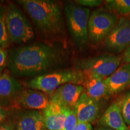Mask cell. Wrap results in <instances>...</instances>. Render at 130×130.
I'll return each instance as SVG.
<instances>
[{"instance_id": "cell-6", "label": "cell", "mask_w": 130, "mask_h": 130, "mask_svg": "<svg viewBox=\"0 0 130 130\" xmlns=\"http://www.w3.org/2000/svg\"><path fill=\"white\" fill-rule=\"evenodd\" d=\"M122 57L115 54H106L76 60L75 69L89 75L105 78L113 74L119 68Z\"/></svg>"}, {"instance_id": "cell-18", "label": "cell", "mask_w": 130, "mask_h": 130, "mask_svg": "<svg viewBox=\"0 0 130 130\" xmlns=\"http://www.w3.org/2000/svg\"><path fill=\"white\" fill-rule=\"evenodd\" d=\"M7 6L0 4V47L6 50L10 45L6 27Z\"/></svg>"}, {"instance_id": "cell-25", "label": "cell", "mask_w": 130, "mask_h": 130, "mask_svg": "<svg viewBox=\"0 0 130 130\" xmlns=\"http://www.w3.org/2000/svg\"><path fill=\"white\" fill-rule=\"evenodd\" d=\"M8 53L4 48L0 47V71L7 64Z\"/></svg>"}, {"instance_id": "cell-20", "label": "cell", "mask_w": 130, "mask_h": 130, "mask_svg": "<svg viewBox=\"0 0 130 130\" xmlns=\"http://www.w3.org/2000/svg\"><path fill=\"white\" fill-rule=\"evenodd\" d=\"M78 123V121L75 110L66 107V117L63 130H74Z\"/></svg>"}, {"instance_id": "cell-8", "label": "cell", "mask_w": 130, "mask_h": 130, "mask_svg": "<svg viewBox=\"0 0 130 130\" xmlns=\"http://www.w3.org/2000/svg\"><path fill=\"white\" fill-rule=\"evenodd\" d=\"M105 48L119 53L130 46V18L122 17L104 40Z\"/></svg>"}, {"instance_id": "cell-12", "label": "cell", "mask_w": 130, "mask_h": 130, "mask_svg": "<svg viewBox=\"0 0 130 130\" xmlns=\"http://www.w3.org/2000/svg\"><path fill=\"white\" fill-rule=\"evenodd\" d=\"M15 129L43 130L45 129L42 113L39 110L21 109L14 110Z\"/></svg>"}, {"instance_id": "cell-22", "label": "cell", "mask_w": 130, "mask_h": 130, "mask_svg": "<svg viewBox=\"0 0 130 130\" xmlns=\"http://www.w3.org/2000/svg\"><path fill=\"white\" fill-rule=\"evenodd\" d=\"M14 112V110L0 105V124L12 118Z\"/></svg>"}, {"instance_id": "cell-9", "label": "cell", "mask_w": 130, "mask_h": 130, "mask_svg": "<svg viewBox=\"0 0 130 130\" xmlns=\"http://www.w3.org/2000/svg\"><path fill=\"white\" fill-rule=\"evenodd\" d=\"M50 102L48 95L35 89H23L19 92L12 105L14 110L25 109L42 110L46 108Z\"/></svg>"}, {"instance_id": "cell-16", "label": "cell", "mask_w": 130, "mask_h": 130, "mask_svg": "<svg viewBox=\"0 0 130 130\" xmlns=\"http://www.w3.org/2000/svg\"><path fill=\"white\" fill-rule=\"evenodd\" d=\"M99 124L114 130H128L121 111V102L112 103L101 117Z\"/></svg>"}, {"instance_id": "cell-1", "label": "cell", "mask_w": 130, "mask_h": 130, "mask_svg": "<svg viewBox=\"0 0 130 130\" xmlns=\"http://www.w3.org/2000/svg\"><path fill=\"white\" fill-rule=\"evenodd\" d=\"M66 60L60 46L37 42L16 47L8 53L7 68L16 77H36L55 71Z\"/></svg>"}, {"instance_id": "cell-5", "label": "cell", "mask_w": 130, "mask_h": 130, "mask_svg": "<svg viewBox=\"0 0 130 130\" xmlns=\"http://www.w3.org/2000/svg\"><path fill=\"white\" fill-rule=\"evenodd\" d=\"M6 27L11 43L23 44L35 38L31 24L25 14L14 3L7 6Z\"/></svg>"}, {"instance_id": "cell-30", "label": "cell", "mask_w": 130, "mask_h": 130, "mask_svg": "<svg viewBox=\"0 0 130 130\" xmlns=\"http://www.w3.org/2000/svg\"><path fill=\"white\" fill-rule=\"evenodd\" d=\"M128 130H130V129H128Z\"/></svg>"}, {"instance_id": "cell-23", "label": "cell", "mask_w": 130, "mask_h": 130, "mask_svg": "<svg viewBox=\"0 0 130 130\" xmlns=\"http://www.w3.org/2000/svg\"><path fill=\"white\" fill-rule=\"evenodd\" d=\"M103 1L101 0H78L75 3L84 7H98L102 4Z\"/></svg>"}, {"instance_id": "cell-27", "label": "cell", "mask_w": 130, "mask_h": 130, "mask_svg": "<svg viewBox=\"0 0 130 130\" xmlns=\"http://www.w3.org/2000/svg\"><path fill=\"white\" fill-rule=\"evenodd\" d=\"M123 61L125 63H130V46L126 49L123 54Z\"/></svg>"}, {"instance_id": "cell-28", "label": "cell", "mask_w": 130, "mask_h": 130, "mask_svg": "<svg viewBox=\"0 0 130 130\" xmlns=\"http://www.w3.org/2000/svg\"><path fill=\"white\" fill-rule=\"evenodd\" d=\"M96 130H114L110 128H107V127H105V126H102V127H100L98 128Z\"/></svg>"}, {"instance_id": "cell-26", "label": "cell", "mask_w": 130, "mask_h": 130, "mask_svg": "<svg viewBox=\"0 0 130 130\" xmlns=\"http://www.w3.org/2000/svg\"><path fill=\"white\" fill-rule=\"evenodd\" d=\"M74 130H93V128L90 123L78 122Z\"/></svg>"}, {"instance_id": "cell-11", "label": "cell", "mask_w": 130, "mask_h": 130, "mask_svg": "<svg viewBox=\"0 0 130 130\" xmlns=\"http://www.w3.org/2000/svg\"><path fill=\"white\" fill-rule=\"evenodd\" d=\"M23 89L19 81L10 72L5 71L0 74V105L12 109L14 100Z\"/></svg>"}, {"instance_id": "cell-19", "label": "cell", "mask_w": 130, "mask_h": 130, "mask_svg": "<svg viewBox=\"0 0 130 130\" xmlns=\"http://www.w3.org/2000/svg\"><path fill=\"white\" fill-rule=\"evenodd\" d=\"M107 10L115 14L130 15V0H109L105 2Z\"/></svg>"}, {"instance_id": "cell-21", "label": "cell", "mask_w": 130, "mask_h": 130, "mask_svg": "<svg viewBox=\"0 0 130 130\" xmlns=\"http://www.w3.org/2000/svg\"><path fill=\"white\" fill-rule=\"evenodd\" d=\"M121 111L126 124L130 126V92L126 94L121 101Z\"/></svg>"}, {"instance_id": "cell-13", "label": "cell", "mask_w": 130, "mask_h": 130, "mask_svg": "<svg viewBox=\"0 0 130 130\" xmlns=\"http://www.w3.org/2000/svg\"><path fill=\"white\" fill-rule=\"evenodd\" d=\"M78 122L92 123L98 118L100 106L98 101L89 97L84 92L74 108Z\"/></svg>"}, {"instance_id": "cell-2", "label": "cell", "mask_w": 130, "mask_h": 130, "mask_svg": "<svg viewBox=\"0 0 130 130\" xmlns=\"http://www.w3.org/2000/svg\"><path fill=\"white\" fill-rule=\"evenodd\" d=\"M18 3L42 36L54 38L64 32L63 9L59 3L51 0H20Z\"/></svg>"}, {"instance_id": "cell-29", "label": "cell", "mask_w": 130, "mask_h": 130, "mask_svg": "<svg viewBox=\"0 0 130 130\" xmlns=\"http://www.w3.org/2000/svg\"><path fill=\"white\" fill-rule=\"evenodd\" d=\"M43 130H48V129H45H45H43Z\"/></svg>"}, {"instance_id": "cell-3", "label": "cell", "mask_w": 130, "mask_h": 130, "mask_svg": "<svg viewBox=\"0 0 130 130\" xmlns=\"http://www.w3.org/2000/svg\"><path fill=\"white\" fill-rule=\"evenodd\" d=\"M86 75L77 69L55 71L32 78L27 83L29 89L40 91L51 95L57 89L64 84L72 83L83 85Z\"/></svg>"}, {"instance_id": "cell-14", "label": "cell", "mask_w": 130, "mask_h": 130, "mask_svg": "<svg viewBox=\"0 0 130 130\" xmlns=\"http://www.w3.org/2000/svg\"><path fill=\"white\" fill-rule=\"evenodd\" d=\"M107 95L116 94L130 86V63H125L105 78Z\"/></svg>"}, {"instance_id": "cell-24", "label": "cell", "mask_w": 130, "mask_h": 130, "mask_svg": "<svg viewBox=\"0 0 130 130\" xmlns=\"http://www.w3.org/2000/svg\"><path fill=\"white\" fill-rule=\"evenodd\" d=\"M15 129V120L14 114L11 118L0 124V130H14Z\"/></svg>"}, {"instance_id": "cell-15", "label": "cell", "mask_w": 130, "mask_h": 130, "mask_svg": "<svg viewBox=\"0 0 130 130\" xmlns=\"http://www.w3.org/2000/svg\"><path fill=\"white\" fill-rule=\"evenodd\" d=\"M42 113L45 129L63 130L66 117V107L50 101L48 107Z\"/></svg>"}, {"instance_id": "cell-10", "label": "cell", "mask_w": 130, "mask_h": 130, "mask_svg": "<svg viewBox=\"0 0 130 130\" xmlns=\"http://www.w3.org/2000/svg\"><path fill=\"white\" fill-rule=\"evenodd\" d=\"M85 92L84 86L69 83L61 86L50 95V101L61 106L74 109L82 94Z\"/></svg>"}, {"instance_id": "cell-7", "label": "cell", "mask_w": 130, "mask_h": 130, "mask_svg": "<svg viewBox=\"0 0 130 130\" xmlns=\"http://www.w3.org/2000/svg\"><path fill=\"white\" fill-rule=\"evenodd\" d=\"M118 21V16L115 13L103 8L95 10L89 19V42L95 45L104 40Z\"/></svg>"}, {"instance_id": "cell-4", "label": "cell", "mask_w": 130, "mask_h": 130, "mask_svg": "<svg viewBox=\"0 0 130 130\" xmlns=\"http://www.w3.org/2000/svg\"><path fill=\"white\" fill-rule=\"evenodd\" d=\"M63 9L70 35L78 47L83 48L89 42L90 9L72 2L66 3Z\"/></svg>"}, {"instance_id": "cell-17", "label": "cell", "mask_w": 130, "mask_h": 130, "mask_svg": "<svg viewBox=\"0 0 130 130\" xmlns=\"http://www.w3.org/2000/svg\"><path fill=\"white\" fill-rule=\"evenodd\" d=\"M83 86L87 95L98 101L107 95L105 78H104L86 75V79Z\"/></svg>"}]
</instances>
